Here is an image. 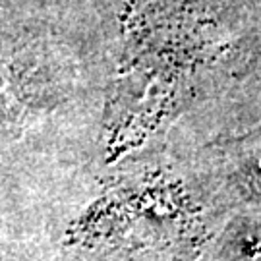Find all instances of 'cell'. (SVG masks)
I'll return each mask as SVG.
<instances>
[{
	"label": "cell",
	"instance_id": "cell-1",
	"mask_svg": "<svg viewBox=\"0 0 261 261\" xmlns=\"http://www.w3.org/2000/svg\"><path fill=\"white\" fill-rule=\"evenodd\" d=\"M248 182H250L252 190L261 194V155L253 157L248 165Z\"/></svg>",
	"mask_w": 261,
	"mask_h": 261
}]
</instances>
